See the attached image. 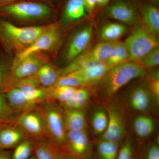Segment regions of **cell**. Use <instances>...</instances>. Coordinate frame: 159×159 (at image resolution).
<instances>
[{
  "mask_svg": "<svg viewBox=\"0 0 159 159\" xmlns=\"http://www.w3.org/2000/svg\"><path fill=\"white\" fill-rule=\"evenodd\" d=\"M40 1V2H48L49 1L51 0H18V1Z\"/></svg>",
  "mask_w": 159,
  "mask_h": 159,
  "instance_id": "cell-42",
  "label": "cell"
},
{
  "mask_svg": "<svg viewBox=\"0 0 159 159\" xmlns=\"http://www.w3.org/2000/svg\"><path fill=\"white\" fill-rule=\"evenodd\" d=\"M124 25L118 23H110L103 26L100 31V37L103 41H117L126 33Z\"/></svg>",
  "mask_w": 159,
  "mask_h": 159,
  "instance_id": "cell-28",
  "label": "cell"
},
{
  "mask_svg": "<svg viewBox=\"0 0 159 159\" xmlns=\"http://www.w3.org/2000/svg\"><path fill=\"white\" fill-rule=\"evenodd\" d=\"M127 99L130 107L140 112H145L149 110L152 103L154 102L147 88L141 85L131 90Z\"/></svg>",
  "mask_w": 159,
  "mask_h": 159,
  "instance_id": "cell-15",
  "label": "cell"
},
{
  "mask_svg": "<svg viewBox=\"0 0 159 159\" xmlns=\"http://www.w3.org/2000/svg\"><path fill=\"white\" fill-rule=\"evenodd\" d=\"M18 0H0V7L17 2Z\"/></svg>",
  "mask_w": 159,
  "mask_h": 159,
  "instance_id": "cell-40",
  "label": "cell"
},
{
  "mask_svg": "<svg viewBox=\"0 0 159 159\" xmlns=\"http://www.w3.org/2000/svg\"><path fill=\"white\" fill-rule=\"evenodd\" d=\"M20 116L9 105L5 93H0V130L17 125Z\"/></svg>",
  "mask_w": 159,
  "mask_h": 159,
  "instance_id": "cell-22",
  "label": "cell"
},
{
  "mask_svg": "<svg viewBox=\"0 0 159 159\" xmlns=\"http://www.w3.org/2000/svg\"><path fill=\"white\" fill-rule=\"evenodd\" d=\"M63 115L67 131L86 130V120L83 110L63 108Z\"/></svg>",
  "mask_w": 159,
  "mask_h": 159,
  "instance_id": "cell-21",
  "label": "cell"
},
{
  "mask_svg": "<svg viewBox=\"0 0 159 159\" xmlns=\"http://www.w3.org/2000/svg\"><path fill=\"white\" fill-rule=\"evenodd\" d=\"M17 125L32 141L48 139L42 118L36 110L21 115Z\"/></svg>",
  "mask_w": 159,
  "mask_h": 159,
  "instance_id": "cell-11",
  "label": "cell"
},
{
  "mask_svg": "<svg viewBox=\"0 0 159 159\" xmlns=\"http://www.w3.org/2000/svg\"><path fill=\"white\" fill-rule=\"evenodd\" d=\"M86 12L83 0H67L63 9L61 22H75L83 18L86 16Z\"/></svg>",
  "mask_w": 159,
  "mask_h": 159,
  "instance_id": "cell-19",
  "label": "cell"
},
{
  "mask_svg": "<svg viewBox=\"0 0 159 159\" xmlns=\"http://www.w3.org/2000/svg\"><path fill=\"white\" fill-rule=\"evenodd\" d=\"M106 110L108 115V125L101 139L120 144L126 134L124 116L119 107L114 104L109 105Z\"/></svg>",
  "mask_w": 159,
  "mask_h": 159,
  "instance_id": "cell-10",
  "label": "cell"
},
{
  "mask_svg": "<svg viewBox=\"0 0 159 159\" xmlns=\"http://www.w3.org/2000/svg\"><path fill=\"white\" fill-rule=\"evenodd\" d=\"M147 89L153 98L154 101L157 105L159 102V72H156L152 74L148 80Z\"/></svg>",
  "mask_w": 159,
  "mask_h": 159,
  "instance_id": "cell-38",
  "label": "cell"
},
{
  "mask_svg": "<svg viewBox=\"0 0 159 159\" xmlns=\"http://www.w3.org/2000/svg\"><path fill=\"white\" fill-rule=\"evenodd\" d=\"M60 22L49 24L48 27L25 51L13 57L11 64H15L31 53L41 52L51 54L57 49L62 38Z\"/></svg>",
  "mask_w": 159,
  "mask_h": 159,
  "instance_id": "cell-6",
  "label": "cell"
},
{
  "mask_svg": "<svg viewBox=\"0 0 159 159\" xmlns=\"http://www.w3.org/2000/svg\"><path fill=\"white\" fill-rule=\"evenodd\" d=\"M108 117L106 110L98 108L92 117L91 124L94 133L97 135H102L108 125Z\"/></svg>",
  "mask_w": 159,
  "mask_h": 159,
  "instance_id": "cell-31",
  "label": "cell"
},
{
  "mask_svg": "<svg viewBox=\"0 0 159 159\" xmlns=\"http://www.w3.org/2000/svg\"><path fill=\"white\" fill-rule=\"evenodd\" d=\"M61 76L60 68L50 62L43 65L33 77L41 86L48 88L56 84Z\"/></svg>",
  "mask_w": 159,
  "mask_h": 159,
  "instance_id": "cell-20",
  "label": "cell"
},
{
  "mask_svg": "<svg viewBox=\"0 0 159 159\" xmlns=\"http://www.w3.org/2000/svg\"><path fill=\"white\" fill-rule=\"evenodd\" d=\"M35 110L42 118L48 139L63 149L67 130L62 107L58 102L46 100L39 105Z\"/></svg>",
  "mask_w": 159,
  "mask_h": 159,
  "instance_id": "cell-4",
  "label": "cell"
},
{
  "mask_svg": "<svg viewBox=\"0 0 159 159\" xmlns=\"http://www.w3.org/2000/svg\"><path fill=\"white\" fill-rule=\"evenodd\" d=\"M93 33L92 24L84 25L74 32L64 50V60L69 64L83 54L90 43Z\"/></svg>",
  "mask_w": 159,
  "mask_h": 159,
  "instance_id": "cell-9",
  "label": "cell"
},
{
  "mask_svg": "<svg viewBox=\"0 0 159 159\" xmlns=\"http://www.w3.org/2000/svg\"><path fill=\"white\" fill-rule=\"evenodd\" d=\"M51 54L45 52L31 53L15 64H11L4 80L2 93L20 81L34 76L45 64L51 62Z\"/></svg>",
  "mask_w": 159,
  "mask_h": 159,
  "instance_id": "cell-3",
  "label": "cell"
},
{
  "mask_svg": "<svg viewBox=\"0 0 159 159\" xmlns=\"http://www.w3.org/2000/svg\"><path fill=\"white\" fill-rule=\"evenodd\" d=\"M13 57L7 55L0 50V93H2L4 80L9 70Z\"/></svg>",
  "mask_w": 159,
  "mask_h": 159,
  "instance_id": "cell-35",
  "label": "cell"
},
{
  "mask_svg": "<svg viewBox=\"0 0 159 159\" xmlns=\"http://www.w3.org/2000/svg\"><path fill=\"white\" fill-rule=\"evenodd\" d=\"M116 159H136L134 144L129 137L126 138L119 147Z\"/></svg>",
  "mask_w": 159,
  "mask_h": 159,
  "instance_id": "cell-34",
  "label": "cell"
},
{
  "mask_svg": "<svg viewBox=\"0 0 159 159\" xmlns=\"http://www.w3.org/2000/svg\"><path fill=\"white\" fill-rule=\"evenodd\" d=\"M93 145L86 130L67 131L63 150L70 159H89Z\"/></svg>",
  "mask_w": 159,
  "mask_h": 159,
  "instance_id": "cell-8",
  "label": "cell"
},
{
  "mask_svg": "<svg viewBox=\"0 0 159 159\" xmlns=\"http://www.w3.org/2000/svg\"><path fill=\"white\" fill-rule=\"evenodd\" d=\"M5 95L9 105L20 116L34 110L38 106L28 99L17 88H12L5 93Z\"/></svg>",
  "mask_w": 159,
  "mask_h": 159,
  "instance_id": "cell-17",
  "label": "cell"
},
{
  "mask_svg": "<svg viewBox=\"0 0 159 159\" xmlns=\"http://www.w3.org/2000/svg\"><path fill=\"white\" fill-rule=\"evenodd\" d=\"M54 85L67 86L79 88L85 86L86 84L79 72L75 71L61 76Z\"/></svg>",
  "mask_w": 159,
  "mask_h": 159,
  "instance_id": "cell-32",
  "label": "cell"
},
{
  "mask_svg": "<svg viewBox=\"0 0 159 159\" xmlns=\"http://www.w3.org/2000/svg\"><path fill=\"white\" fill-rule=\"evenodd\" d=\"M111 68L105 62L91 61L77 71L82 77L86 86L99 83Z\"/></svg>",
  "mask_w": 159,
  "mask_h": 159,
  "instance_id": "cell-14",
  "label": "cell"
},
{
  "mask_svg": "<svg viewBox=\"0 0 159 159\" xmlns=\"http://www.w3.org/2000/svg\"><path fill=\"white\" fill-rule=\"evenodd\" d=\"M144 69H150L159 64V49L158 47L153 49L146 54L138 62Z\"/></svg>",
  "mask_w": 159,
  "mask_h": 159,
  "instance_id": "cell-36",
  "label": "cell"
},
{
  "mask_svg": "<svg viewBox=\"0 0 159 159\" xmlns=\"http://www.w3.org/2000/svg\"><path fill=\"white\" fill-rule=\"evenodd\" d=\"M129 61V53L124 43L116 42L105 62L111 68Z\"/></svg>",
  "mask_w": 159,
  "mask_h": 159,
  "instance_id": "cell-26",
  "label": "cell"
},
{
  "mask_svg": "<svg viewBox=\"0 0 159 159\" xmlns=\"http://www.w3.org/2000/svg\"><path fill=\"white\" fill-rule=\"evenodd\" d=\"M3 159H9V156L8 153L5 152V154Z\"/></svg>",
  "mask_w": 159,
  "mask_h": 159,
  "instance_id": "cell-43",
  "label": "cell"
},
{
  "mask_svg": "<svg viewBox=\"0 0 159 159\" xmlns=\"http://www.w3.org/2000/svg\"><path fill=\"white\" fill-rule=\"evenodd\" d=\"M116 42L103 41L99 43L86 54L92 61L105 62Z\"/></svg>",
  "mask_w": 159,
  "mask_h": 159,
  "instance_id": "cell-30",
  "label": "cell"
},
{
  "mask_svg": "<svg viewBox=\"0 0 159 159\" xmlns=\"http://www.w3.org/2000/svg\"><path fill=\"white\" fill-rule=\"evenodd\" d=\"M139 159H159L158 139L145 147Z\"/></svg>",
  "mask_w": 159,
  "mask_h": 159,
  "instance_id": "cell-37",
  "label": "cell"
},
{
  "mask_svg": "<svg viewBox=\"0 0 159 159\" xmlns=\"http://www.w3.org/2000/svg\"><path fill=\"white\" fill-rule=\"evenodd\" d=\"M105 13L111 19L127 24L135 23L138 17V12L135 7L122 1H117L107 6Z\"/></svg>",
  "mask_w": 159,
  "mask_h": 159,
  "instance_id": "cell-12",
  "label": "cell"
},
{
  "mask_svg": "<svg viewBox=\"0 0 159 159\" xmlns=\"http://www.w3.org/2000/svg\"><path fill=\"white\" fill-rule=\"evenodd\" d=\"M14 87L20 90L28 99L38 105L48 100L47 88L41 86L33 76L18 83Z\"/></svg>",
  "mask_w": 159,
  "mask_h": 159,
  "instance_id": "cell-16",
  "label": "cell"
},
{
  "mask_svg": "<svg viewBox=\"0 0 159 159\" xmlns=\"http://www.w3.org/2000/svg\"><path fill=\"white\" fill-rule=\"evenodd\" d=\"M90 96L87 89L84 87L77 88L72 97L60 105L64 109L83 110L88 102Z\"/></svg>",
  "mask_w": 159,
  "mask_h": 159,
  "instance_id": "cell-25",
  "label": "cell"
},
{
  "mask_svg": "<svg viewBox=\"0 0 159 159\" xmlns=\"http://www.w3.org/2000/svg\"><path fill=\"white\" fill-rule=\"evenodd\" d=\"M124 43L129 53V61L137 62L159 45L157 36L143 25L134 29Z\"/></svg>",
  "mask_w": 159,
  "mask_h": 159,
  "instance_id": "cell-7",
  "label": "cell"
},
{
  "mask_svg": "<svg viewBox=\"0 0 159 159\" xmlns=\"http://www.w3.org/2000/svg\"><path fill=\"white\" fill-rule=\"evenodd\" d=\"M83 1L86 11L90 13L93 11L97 5L96 0H83Z\"/></svg>",
  "mask_w": 159,
  "mask_h": 159,
  "instance_id": "cell-39",
  "label": "cell"
},
{
  "mask_svg": "<svg viewBox=\"0 0 159 159\" xmlns=\"http://www.w3.org/2000/svg\"><path fill=\"white\" fill-rule=\"evenodd\" d=\"M55 12L51 3L40 1H17L0 7L1 17L22 24L47 20Z\"/></svg>",
  "mask_w": 159,
  "mask_h": 159,
  "instance_id": "cell-2",
  "label": "cell"
},
{
  "mask_svg": "<svg viewBox=\"0 0 159 159\" xmlns=\"http://www.w3.org/2000/svg\"><path fill=\"white\" fill-rule=\"evenodd\" d=\"M143 25L155 35L159 33V9L153 6L146 5L141 9Z\"/></svg>",
  "mask_w": 159,
  "mask_h": 159,
  "instance_id": "cell-23",
  "label": "cell"
},
{
  "mask_svg": "<svg viewBox=\"0 0 159 159\" xmlns=\"http://www.w3.org/2000/svg\"><path fill=\"white\" fill-rule=\"evenodd\" d=\"M29 159H36L35 157H32L30 158Z\"/></svg>",
  "mask_w": 159,
  "mask_h": 159,
  "instance_id": "cell-45",
  "label": "cell"
},
{
  "mask_svg": "<svg viewBox=\"0 0 159 159\" xmlns=\"http://www.w3.org/2000/svg\"><path fill=\"white\" fill-rule=\"evenodd\" d=\"M26 139L29 138L17 124L8 126L0 130V148H12Z\"/></svg>",
  "mask_w": 159,
  "mask_h": 159,
  "instance_id": "cell-18",
  "label": "cell"
},
{
  "mask_svg": "<svg viewBox=\"0 0 159 159\" xmlns=\"http://www.w3.org/2000/svg\"><path fill=\"white\" fill-rule=\"evenodd\" d=\"M119 143L100 139L97 142L96 149L98 159H116Z\"/></svg>",
  "mask_w": 159,
  "mask_h": 159,
  "instance_id": "cell-29",
  "label": "cell"
},
{
  "mask_svg": "<svg viewBox=\"0 0 159 159\" xmlns=\"http://www.w3.org/2000/svg\"><path fill=\"white\" fill-rule=\"evenodd\" d=\"M133 124L135 133L141 139H146L150 136L155 128L153 119L146 115L137 116L134 119Z\"/></svg>",
  "mask_w": 159,
  "mask_h": 159,
  "instance_id": "cell-24",
  "label": "cell"
},
{
  "mask_svg": "<svg viewBox=\"0 0 159 159\" xmlns=\"http://www.w3.org/2000/svg\"><path fill=\"white\" fill-rule=\"evenodd\" d=\"M49 25L19 27L0 16V50L15 57L28 49Z\"/></svg>",
  "mask_w": 159,
  "mask_h": 159,
  "instance_id": "cell-1",
  "label": "cell"
},
{
  "mask_svg": "<svg viewBox=\"0 0 159 159\" xmlns=\"http://www.w3.org/2000/svg\"><path fill=\"white\" fill-rule=\"evenodd\" d=\"M151 1H152V2H158L159 0H150Z\"/></svg>",
  "mask_w": 159,
  "mask_h": 159,
  "instance_id": "cell-44",
  "label": "cell"
},
{
  "mask_svg": "<svg viewBox=\"0 0 159 159\" xmlns=\"http://www.w3.org/2000/svg\"><path fill=\"white\" fill-rule=\"evenodd\" d=\"M145 73V69L134 61H127L115 66L100 81L102 94L111 97L132 80L144 76Z\"/></svg>",
  "mask_w": 159,
  "mask_h": 159,
  "instance_id": "cell-5",
  "label": "cell"
},
{
  "mask_svg": "<svg viewBox=\"0 0 159 159\" xmlns=\"http://www.w3.org/2000/svg\"><path fill=\"white\" fill-rule=\"evenodd\" d=\"M32 142L36 159H70L62 148L48 139Z\"/></svg>",
  "mask_w": 159,
  "mask_h": 159,
  "instance_id": "cell-13",
  "label": "cell"
},
{
  "mask_svg": "<svg viewBox=\"0 0 159 159\" xmlns=\"http://www.w3.org/2000/svg\"><path fill=\"white\" fill-rule=\"evenodd\" d=\"M77 88L67 86H53L47 88L48 100L62 104L72 97Z\"/></svg>",
  "mask_w": 159,
  "mask_h": 159,
  "instance_id": "cell-27",
  "label": "cell"
},
{
  "mask_svg": "<svg viewBox=\"0 0 159 159\" xmlns=\"http://www.w3.org/2000/svg\"><path fill=\"white\" fill-rule=\"evenodd\" d=\"M97 5L100 6H106L109 2L110 0H96Z\"/></svg>",
  "mask_w": 159,
  "mask_h": 159,
  "instance_id": "cell-41",
  "label": "cell"
},
{
  "mask_svg": "<svg viewBox=\"0 0 159 159\" xmlns=\"http://www.w3.org/2000/svg\"><path fill=\"white\" fill-rule=\"evenodd\" d=\"M33 142L29 139H26L16 146L12 159H29L33 150Z\"/></svg>",
  "mask_w": 159,
  "mask_h": 159,
  "instance_id": "cell-33",
  "label": "cell"
}]
</instances>
